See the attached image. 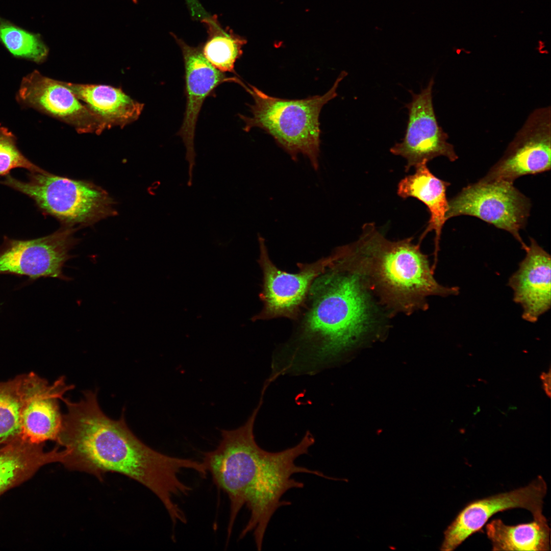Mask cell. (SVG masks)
<instances>
[{
  "mask_svg": "<svg viewBox=\"0 0 551 551\" xmlns=\"http://www.w3.org/2000/svg\"><path fill=\"white\" fill-rule=\"evenodd\" d=\"M63 402L67 412L56 441L65 451L62 463L65 468L100 480L109 472L127 476L157 496L173 524L186 521L174 498L187 495L191 488L180 480L179 474L190 469L206 478L202 461L170 456L149 447L129 429L123 416L115 420L104 413L95 392H85L78 402L66 398Z\"/></svg>",
  "mask_w": 551,
  "mask_h": 551,
  "instance_id": "1",
  "label": "cell"
},
{
  "mask_svg": "<svg viewBox=\"0 0 551 551\" xmlns=\"http://www.w3.org/2000/svg\"><path fill=\"white\" fill-rule=\"evenodd\" d=\"M263 402L261 397L246 422L233 430H222L216 447L203 454V462L215 486L224 492L230 501L227 535L229 538L237 515L243 506L249 518L239 535V539L252 532L258 550L262 548L268 523L280 507L291 505L282 500L289 490L302 488L303 483L292 478L298 473L322 478L323 472L297 465L295 461L307 454L315 443L313 435L307 432L295 445L277 452L265 450L256 441L254 425Z\"/></svg>",
  "mask_w": 551,
  "mask_h": 551,
  "instance_id": "2",
  "label": "cell"
},
{
  "mask_svg": "<svg viewBox=\"0 0 551 551\" xmlns=\"http://www.w3.org/2000/svg\"><path fill=\"white\" fill-rule=\"evenodd\" d=\"M313 283L290 338L274 352L281 375L314 374L333 364L375 324L363 279L339 256Z\"/></svg>",
  "mask_w": 551,
  "mask_h": 551,
  "instance_id": "3",
  "label": "cell"
},
{
  "mask_svg": "<svg viewBox=\"0 0 551 551\" xmlns=\"http://www.w3.org/2000/svg\"><path fill=\"white\" fill-rule=\"evenodd\" d=\"M413 238L391 241L373 223H366L356 241L341 246L344 261L364 279L380 303L394 312L411 314L428 307L430 296L459 293L435 279L427 256Z\"/></svg>",
  "mask_w": 551,
  "mask_h": 551,
  "instance_id": "4",
  "label": "cell"
},
{
  "mask_svg": "<svg viewBox=\"0 0 551 551\" xmlns=\"http://www.w3.org/2000/svg\"><path fill=\"white\" fill-rule=\"evenodd\" d=\"M347 75L342 71L332 88L322 95L300 99H288L267 95L240 79L238 83L252 96L248 105L252 116L239 114L249 132L257 127L270 135L294 161L302 154L315 170L319 168L320 144L319 115L323 106L337 95L340 82Z\"/></svg>",
  "mask_w": 551,
  "mask_h": 551,
  "instance_id": "5",
  "label": "cell"
},
{
  "mask_svg": "<svg viewBox=\"0 0 551 551\" xmlns=\"http://www.w3.org/2000/svg\"><path fill=\"white\" fill-rule=\"evenodd\" d=\"M0 183L30 197L44 212L70 225L91 224L115 213L113 199L102 188L44 170L31 172L27 182L7 175Z\"/></svg>",
  "mask_w": 551,
  "mask_h": 551,
  "instance_id": "6",
  "label": "cell"
},
{
  "mask_svg": "<svg viewBox=\"0 0 551 551\" xmlns=\"http://www.w3.org/2000/svg\"><path fill=\"white\" fill-rule=\"evenodd\" d=\"M530 200L505 181H484L468 185L448 201L447 220L460 215H469L504 230L512 235L524 250L520 231L530 215Z\"/></svg>",
  "mask_w": 551,
  "mask_h": 551,
  "instance_id": "7",
  "label": "cell"
},
{
  "mask_svg": "<svg viewBox=\"0 0 551 551\" xmlns=\"http://www.w3.org/2000/svg\"><path fill=\"white\" fill-rule=\"evenodd\" d=\"M259 258L263 278L259 297L261 310L253 320L286 318L295 320L299 315L314 280L331 265L336 258L334 251L330 255L310 263H298V271H283L271 260L264 238L258 236Z\"/></svg>",
  "mask_w": 551,
  "mask_h": 551,
  "instance_id": "8",
  "label": "cell"
},
{
  "mask_svg": "<svg viewBox=\"0 0 551 551\" xmlns=\"http://www.w3.org/2000/svg\"><path fill=\"white\" fill-rule=\"evenodd\" d=\"M76 231L69 225L34 239L5 238L0 246V274L70 281V278L63 273V268L73 258L69 253L78 242L74 236Z\"/></svg>",
  "mask_w": 551,
  "mask_h": 551,
  "instance_id": "9",
  "label": "cell"
},
{
  "mask_svg": "<svg viewBox=\"0 0 551 551\" xmlns=\"http://www.w3.org/2000/svg\"><path fill=\"white\" fill-rule=\"evenodd\" d=\"M547 490L545 481L539 475L524 487L470 502L445 530L440 549L454 550L499 512L522 508L529 511L534 519L544 518L542 510Z\"/></svg>",
  "mask_w": 551,
  "mask_h": 551,
  "instance_id": "10",
  "label": "cell"
},
{
  "mask_svg": "<svg viewBox=\"0 0 551 551\" xmlns=\"http://www.w3.org/2000/svg\"><path fill=\"white\" fill-rule=\"evenodd\" d=\"M434 83L431 78L420 93L409 91L412 100L405 105L409 118L405 136L390 149L392 154L406 159V172L439 156L445 157L450 161L458 159L453 145L447 142V134L436 119L432 101Z\"/></svg>",
  "mask_w": 551,
  "mask_h": 551,
  "instance_id": "11",
  "label": "cell"
},
{
  "mask_svg": "<svg viewBox=\"0 0 551 551\" xmlns=\"http://www.w3.org/2000/svg\"><path fill=\"white\" fill-rule=\"evenodd\" d=\"M550 110L535 111L510 144L502 158L481 179L513 183L520 177L550 169Z\"/></svg>",
  "mask_w": 551,
  "mask_h": 551,
  "instance_id": "12",
  "label": "cell"
},
{
  "mask_svg": "<svg viewBox=\"0 0 551 551\" xmlns=\"http://www.w3.org/2000/svg\"><path fill=\"white\" fill-rule=\"evenodd\" d=\"M17 98L24 105L70 125L79 133L100 134L107 129L63 81L46 77L38 70L22 78Z\"/></svg>",
  "mask_w": 551,
  "mask_h": 551,
  "instance_id": "13",
  "label": "cell"
},
{
  "mask_svg": "<svg viewBox=\"0 0 551 551\" xmlns=\"http://www.w3.org/2000/svg\"><path fill=\"white\" fill-rule=\"evenodd\" d=\"M177 41L183 57L186 98L183 121L177 135L182 138L186 148L185 159L188 163L187 184L191 185L196 165L195 129L203 104L219 85L226 82L237 83L239 78L228 77L212 66L204 57L202 46H191L180 39Z\"/></svg>",
  "mask_w": 551,
  "mask_h": 551,
  "instance_id": "14",
  "label": "cell"
},
{
  "mask_svg": "<svg viewBox=\"0 0 551 551\" xmlns=\"http://www.w3.org/2000/svg\"><path fill=\"white\" fill-rule=\"evenodd\" d=\"M72 388L63 377L50 385L33 372L23 374L22 438L37 444L56 441L63 420L59 399L63 400L65 393Z\"/></svg>",
  "mask_w": 551,
  "mask_h": 551,
  "instance_id": "15",
  "label": "cell"
},
{
  "mask_svg": "<svg viewBox=\"0 0 551 551\" xmlns=\"http://www.w3.org/2000/svg\"><path fill=\"white\" fill-rule=\"evenodd\" d=\"M524 250L525 257L508 285L513 291V301L522 308V319L534 323L550 309L551 259L532 238Z\"/></svg>",
  "mask_w": 551,
  "mask_h": 551,
  "instance_id": "16",
  "label": "cell"
},
{
  "mask_svg": "<svg viewBox=\"0 0 551 551\" xmlns=\"http://www.w3.org/2000/svg\"><path fill=\"white\" fill-rule=\"evenodd\" d=\"M427 163L424 162L418 164L415 167L414 174L402 179L398 184L397 193L403 198L412 197L418 199L428 209L430 217L418 243L420 244L428 233L434 231V263L432 266L434 270L437 262L442 230L447 220L446 216L448 210V201L446 192L449 183L432 173Z\"/></svg>",
  "mask_w": 551,
  "mask_h": 551,
  "instance_id": "17",
  "label": "cell"
},
{
  "mask_svg": "<svg viewBox=\"0 0 551 551\" xmlns=\"http://www.w3.org/2000/svg\"><path fill=\"white\" fill-rule=\"evenodd\" d=\"M73 94L106 124L107 129L123 128L137 120L144 104L122 89L103 84H80L63 81Z\"/></svg>",
  "mask_w": 551,
  "mask_h": 551,
  "instance_id": "18",
  "label": "cell"
},
{
  "mask_svg": "<svg viewBox=\"0 0 551 551\" xmlns=\"http://www.w3.org/2000/svg\"><path fill=\"white\" fill-rule=\"evenodd\" d=\"M42 445L20 438L0 448V495L28 479L42 466L62 463L64 449L60 450L56 446L46 452Z\"/></svg>",
  "mask_w": 551,
  "mask_h": 551,
  "instance_id": "19",
  "label": "cell"
},
{
  "mask_svg": "<svg viewBox=\"0 0 551 551\" xmlns=\"http://www.w3.org/2000/svg\"><path fill=\"white\" fill-rule=\"evenodd\" d=\"M550 532L545 517L513 525L494 519L486 525L492 550L548 551Z\"/></svg>",
  "mask_w": 551,
  "mask_h": 551,
  "instance_id": "20",
  "label": "cell"
},
{
  "mask_svg": "<svg viewBox=\"0 0 551 551\" xmlns=\"http://www.w3.org/2000/svg\"><path fill=\"white\" fill-rule=\"evenodd\" d=\"M205 22L208 35L202 46L204 57L221 72L236 74L235 63L242 54L246 40L224 30L215 19H207Z\"/></svg>",
  "mask_w": 551,
  "mask_h": 551,
  "instance_id": "21",
  "label": "cell"
},
{
  "mask_svg": "<svg viewBox=\"0 0 551 551\" xmlns=\"http://www.w3.org/2000/svg\"><path fill=\"white\" fill-rule=\"evenodd\" d=\"M0 43L13 57L41 63L49 48L39 33L31 32L0 16Z\"/></svg>",
  "mask_w": 551,
  "mask_h": 551,
  "instance_id": "22",
  "label": "cell"
},
{
  "mask_svg": "<svg viewBox=\"0 0 551 551\" xmlns=\"http://www.w3.org/2000/svg\"><path fill=\"white\" fill-rule=\"evenodd\" d=\"M23 375L0 382V446L22 438Z\"/></svg>",
  "mask_w": 551,
  "mask_h": 551,
  "instance_id": "23",
  "label": "cell"
},
{
  "mask_svg": "<svg viewBox=\"0 0 551 551\" xmlns=\"http://www.w3.org/2000/svg\"><path fill=\"white\" fill-rule=\"evenodd\" d=\"M23 168L31 172L42 169L28 160L19 150L16 138L12 132L0 124V175L7 176L10 170Z\"/></svg>",
  "mask_w": 551,
  "mask_h": 551,
  "instance_id": "24",
  "label": "cell"
},
{
  "mask_svg": "<svg viewBox=\"0 0 551 551\" xmlns=\"http://www.w3.org/2000/svg\"><path fill=\"white\" fill-rule=\"evenodd\" d=\"M543 384V389L548 396L550 395V370L548 373L542 372L540 375Z\"/></svg>",
  "mask_w": 551,
  "mask_h": 551,
  "instance_id": "25",
  "label": "cell"
},
{
  "mask_svg": "<svg viewBox=\"0 0 551 551\" xmlns=\"http://www.w3.org/2000/svg\"><path fill=\"white\" fill-rule=\"evenodd\" d=\"M132 1L135 3H136L137 2V0H132Z\"/></svg>",
  "mask_w": 551,
  "mask_h": 551,
  "instance_id": "26",
  "label": "cell"
}]
</instances>
